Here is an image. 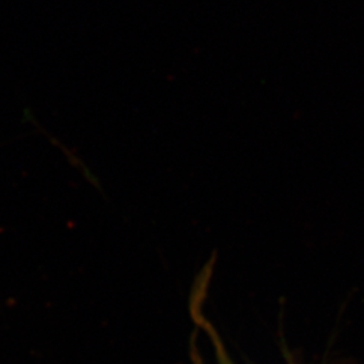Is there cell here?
<instances>
[{
  "mask_svg": "<svg viewBox=\"0 0 364 364\" xmlns=\"http://www.w3.org/2000/svg\"><path fill=\"white\" fill-rule=\"evenodd\" d=\"M209 275H210V270L208 269L204 270L201 278L198 279V282L196 285L195 293L191 299V314H192V318L195 320L196 326H200L205 332V335H208L219 364H235L231 360V356L227 351V348L224 347V343L220 338V335L218 333L216 328L209 321L208 317L204 314L203 301H204V296H205L207 287H208Z\"/></svg>",
  "mask_w": 364,
  "mask_h": 364,
  "instance_id": "cell-1",
  "label": "cell"
}]
</instances>
